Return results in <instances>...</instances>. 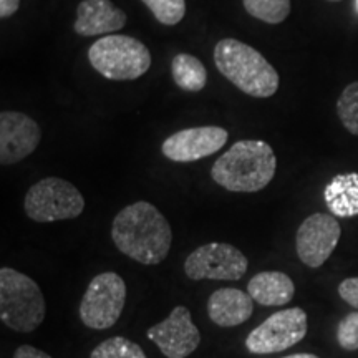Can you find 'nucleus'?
Instances as JSON below:
<instances>
[{
  "label": "nucleus",
  "instance_id": "nucleus-1",
  "mask_svg": "<svg viewBox=\"0 0 358 358\" xmlns=\"http://www.w3.org/2000/svg\"><path fill=\"white\" fill-rule=\"evenodd\" d=\"M111 239L124 256L143 266H156L168 257L173 231L156 206L138 201L116 214Z\"/></svg>",
  "mask_w": 358,
  "mask_h": 358
},
{
  "label": "nucleus",
  "instance_id": "nucleus-2",
  "mask_svg": "<svg viewBox=\"0 0 358 358\" xmlns=\"http://www.w3.org/2000/svg\"><path fill=\"white\" fill-rule=\"evenodd\" d=\"M277 159L266 141H237L211 168L214 182L231 192H259L275 176Z\"/></svg>",
  "mask_w": 358,
  "mask_h": 358
},
{
  "label": "nucleus",
  "instance_id": "nucleus-3",
  "mask_svg": "<svg viewBox=\"0 0 358 358\" xmlns=\"http://www.w3.org/2000/svg\"><path fill=\"white\" fill-rule=\"evenodd\" d=\"M217 70L245 95L268 98L279 90V73L266 57L236 38H222L214 47Z\"/></svg>",
  "mask_w": 358,
  "mask_h": 358
},
{
  "label": "nucleus",
  "instance_id": "nucleus-4",
  "mask_svg": "<svg viewBox=\"0 0 358 358\" xmlns=\"http://www.w3.org/2000/svg\"><path fill=\"white\" fill-rule=\"evenodd\" d=\"M47 306L38 284L12 267L0 268V320L13 332L37 330Z\"/></svg>",
  "mask_w": 358,
  "mask_h": 358
},
{
  "label": "nucleus",
  "instance_id": "nucleus-5",
  "mask_svg": "<svg viewBox=\"0 0 358 358\" xmlns=\"http://www.w3.org/2000/svg\"><path fill=\"white\" fill-rule=\"evenodd\" d=\"M88 60L101 77L127 82L143 77L151 66V53L138 38L106 35L88 48Z\"/></svg>",
  "mask_w": 358,
  "mask_h": 358
},
{
  "label": "nucleus",
  "instance_id": "nucleus-6",
  "mask_svg": "<svg viewBox=\"0 0 358 358\" xmlns=\"http://www.w3.org/2000/svg\"><path fill=\"white\" fill-rule=\"evenodd\" d=\"M24 208L35 222L75 219L83 213L85 198L77 186L62 178H45L27 191Z\"/></svg>",
  "mask_w": 358,
  "mask_h": 358
},
{
  "label": "nucleus",
  "instance_id": "nucleus-7",
  "mask_svg": "<svg viewBox=\"0 0 358 358\" xmlns=\"http://www.w3.org/2000/svg\"><path fill=\"white\" fill-rule=\"evenodd\" d=\"M127 303V284L116 272H103L93 277L80 303V319L88 329H111Z\"/></svg>",
  "mask_w": 358,
  "mask_h": 358
},
{
  "label": "nucleus",
  "instance_id": "nucleus-8",
  "mask_svg": "<svg viewBox=\"0 0 358 358\" xmlns=\"http://www.w3.org/2000/svg\"><path fill=\"white\" fill-rule=\"evenodd\" d=\"M307 313L301 307L285 308L267 317L245 338V348L254 355L279 353L297 345L307 335Z\"/></svg>",
  "mask_w": 358,
  "mask_h": 358
},
{
  "label": "nucleus",
  "instance_id": "nucleus-9",
  "mask_svg": "<svg viewBox=\"0 0 358 358\" xmlns=\"http://www.w3.org/2000/svg\"><path fill=\"white\" fill-rule=\"evenodd\" d=\"M248 267L244 252L226 243L201 245L185 261V272L192 280H241Z\"/></svg>",
  "mask_w": 358,
  "mask_h": 358
},
{
  "label": "nucleus",
  "instance_id": "nucleus-10",
  "mask_svg": "<svg viewBox=\"0 0 358 358\" xmlns=\"http://www.w3.org/2000/svg\"><path fill=\"white\" fill-rule=\"evenodd\" d=\"M340 236L342 227L334 216L325 213L312 214L299 226L295 237L299 259L308 267L319 268L332 256Z\"/></svg>",
  "mask_w": 358,
  "mask_h": 358
},
{
  "label": "nucleus",
  "instance_id": "nucleus-11",
  "mask_svg": "<svg viewBox=\"0 0 358 358\" xmlns=\"http://www.w3.org/2000/svg\"><path fill=\"white\" fill-rule=\"evenodd\" d=\"M148 338L166 358H187L201 343L198 327L192 324L191 312L185 306L174 307L168 319L151 327Z\"/></svg>",
  "mask_w": 358,
  "mask_h": 358
},
{
  "label": "nucleus",
  "instance_id": "nucleus-12",
  "mask_svg": "<svg viewBox=\"0 0 358 358\" xmlns=\"http://www.w3.org/2000/svg\"><path fill=\"white\" fill-rule=\"evenodd\" d=\"M229 140L221 127H196L176 131L164 140L161 151L174 163H192L217 153Z\"/></svg>",
  "mask_w": 358,
  "mask_h": 358
},
{
  "label": "nucleus",
  "instance_id": "nucleus-13",
  "mask_svg": "<svg viewBox=\"0 0 358 358\" xmlns=\"http://www.w3.org/2000/svg\"><path fill=\"white\" fill-rule=\"evenodd\" d=\"M42 140L38 124L20 111L0 113V163L3 166L25 159Z\"/></svg>",
  "mask_w": 358,
  "mask_h": 358
},
{
  "label": "nucleus",
  "instance_id": "nucleus-14",
  "mask_svg": "<svg viewBox=\"0 0 358 358\" xmlns=\"http://www.w3.org/2000/svg\"><path fill=\"white\" fill-rule=\"evenodd\" d=\"M127 24V13L111 0H83L77 7L73 30L82 37H100L122 30Z\"/></svg>",
  "mask_w": 358,
  "mask_h": 358
},
{
  "label": "nucleus",
  "instance_id": "nucleus-15",
  "mask_svg": "<svg viewBox=\"0 0 358 358\" xmlns=\"http://www.w3.org/2000/svg\"><path fill=\"white\" fill-rule=\"evenodd\" d=\"M254 301L239 289H219L208 301V315L219 327H237L250 319Z\"/></svg>",
  "mask_w": 358,
  "mask_h": 358
},
{
  "label": "nucleus",
  "instance_id": "nucleus-16",
  "mask_svg": "<svg viewBox=\"0 0 358 358\" xmlns=\"http://www.w3.org/2000/svg\"><path fill=\"white\" fill-rule=\"evenodd\" d=\"M248 294L262 307L287 306L295 295L292 279L284 272L264 271L249 280Z\"/></svg>",
  "mask_w": 358,
  "mask_h": 358
},
{
  "label": "nucleus",
  "instance_id": "nucleus-17",
  "mask_svg": "<svg viewBox=\"0 0 358 358\" xmlns=\"http://www.w3.org/2000/svg\"><path fill=\"white\" fill-rule=\"evenodd\" d=\"M324 199L334 216H358V173L337 174L325 186Z\"/></svg>",
  "mask_w": 358,
  "mask_h": 358
},
{
  "label": "nucleus",
  "instance_id": "nucleus-18",
  "mask_svg": "<svg viewBox=\"0 0 358 358\" xmlns=\"http://www.w3.org/2000/svg\"><path fill=\"white\" fill-rule=\"evenodd\" d=\"M174 83L185 92L198 93L208 83V71L199 58L189 53H178L171 62Z\"/></svg>",
  "mask_w": 358,
  "mask_h": 358
},
{
  "label": "nucleus",
  "instance_id": "nucleus-19",
  "mask_svg": "<svg viewBox=\"0 0 358 358\" xmlns=\"http://www.w3.org/2000/svg\"><path fill=\"white\" fill-rule=\"evenodd\" d=\"M245 12L268 25L282 24L290 13V0H243Z\"/></svg>",
  "mask_w": 358,
  "mask_h": 358
},
{
  "label": "nucleus",
  "instance_id": "nucleus-20",
  "mask_svg": "<svg viewBox=\"0 0 358 358\" xmlns=\"http://www.w3.org/2000/svg\"><path fill=\"white\" fill-rule=\"evenodd\" d=\"M90 358H148L138 343L124 337H111L93 348Z\"/></svg>",
  "mask_w": 358,
  "mask_h": 358
},
{
  "label": "nucleus",
  "instance_id": "nucleus-21",
  "mask_svg": "<svg viewBox=\"0 0 358 358\" xmlns=\"http://www.w3.org/2000/svg\"><path fill=\"white\" fill-rule=\"evenodd\" d=\"M337 113L343 127L358 136V82L343 90L337 101Z\"/></svg>",
  "mask_w": 358,
  "mask_h": 358
},
{
  "label": "nucleus",
  "instance_id": "nucleus-22",
  "mask_svg": "<svg viewBox=\"0 0 358 358\" xmlns=\"http://www.w3.org/2000/svg\"><path fill=\"white\" fill-rule=\"evenodd\" d=\"M163 25H178L186 15V0H141Z\"/></svg>",
  "mask_w": 358,
  "mask_h": 358
},
{
  "label": "nucleus",
  "instance_id": "nucleus-23",
  "mask_svg": "<svg viewBox=\"0 0 358 358\" xmlns=\"http://www.w3.org/2000/svg\"><path fill=\"white\" fill-rule=\"evenodd\" d=\"M337 342L343 350H358V312H352L337 327Z\"/></svg>",
  "mask_w": 358,
  "mask_h": 358
},
{
  "label": "nucleus",
  "instance_id": "nucleus-24",
  "mask_svg": "<svg viewBox=\"0 0 358 358\" xmlns=\"http://www.w3.org/2000/svg\"><path fill=\"white\" fill-rule=\"evenodd\" d=\"M338 295L348 306L358 308V277H350V279L340 282Z\"/></svg>",
  "mask_w": 358,
  "mask_h": 358
},
{
  "label": "nucleus",
  "instance_id": "nucleus-25",
  "mask_svg": "<svg viewBox=\"0 0 358 358\" xmlns=\"http://www.w3.org/2000/svg\"><path fill=\"white\" fill-rule=\"evenodd\" d=\"M13 358H52L48 353H45L40 348H35L32 345H20L13 353Z\"/></svg>",
  "mask_w": 358,
  "mask_h": 358
},
{
  "label": "nucleus",
  "instance_id": "nucleus-26",
  "mask_svg": "<svg viewBox=\"0 0 358 358\" xmlns=\"http://www.w3.org/2000/svg\"><path fill=\"white\" fill-rule=\"evenodd\" d=\"M20 0H0V17L8 19L13 13L19 10Z\"/></svg>",
  "mask_w": 358,
  "mask_h": 358
},
{
  "label": "nucleus",
  "instance_id": "nucleus-27",
  "mask_svg": "<svg viewBox=\"0 0 358 358\" xmlns=\"http://www.w3.org/2000/svg\"><path fill=\"white\" fill-rule=\"evenodd\" d=\"M285 358H319V357L312 355V353H295V355H289Z\"/></svg>",
  "mask_w": 358,
  "mask_h": 358
},
{
  "label": "nucleus",
  "instance_id": "nucleus-28",
  "mask_svg": "<svg viewBox=\"0 0 358 358\" xmlns=\"http://www.w3.org/2000/svg\"><path fill=\"white\" fill-rule=\"evenodd\" d=\"M329 2H342V0H329Z\"/></svg>",
  "mask_w": 358,
  "mask_h": 358
},
{
  "label": "nucleus",
  "instance_id": "nucleus-29",
  "mask_svg": "<svg viewBox=\"0 0 358 358\" xmlns=\"http://www.w3.org/2000/svg\"><path fill=\"white\" fill-rule=\"evenodd\" d=\"M357 8H358V0H357Z\"/></svg>",
  "mask_w": 358,
  "mask_h": 358
}]
</instances>
